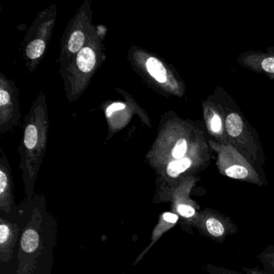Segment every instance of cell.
<instances>
[{"label":"cell","mask_w":274,"mask_h":274,"mask_svg":"<svg viewBox=\"0 0 274 274\" xmlns=\"http://www.w3.org/2000/svg\"><path fill=\"white\" fill-rule=\"evenodd\" d=\"M126 108V104L123 103H113L110 104L106 109V116L107 117H110L113 112L118 111V110H122Z\"/></svg>","instance_id":"obj_17"},{"label":"cell","mask_w":274,"mask_h":274,"mask_svg":"<svg viewBox=\"0 0 274 274\" xmlns=\"http://www.w3.org/2000/svg\"><path fill=\"white\" fill-rule=\"evenodd\" d=\"M177 211L183 217L185 218L192 217L196 212L195 209L192 206L184 204H179L177 206Z\"/></svg>","instance_id":"obj_15"},{"label":"cell","mask_w":274,"mask_h":274,"mask_svg":"<svg viewBox=\"0 0 274 274\" xmlns=\"http://www.w3.org/2000/svg\"><path fill=\"white\" fill-rule=\"evenodd\" d=\"M263 69L266 72L274 73V57H268L261 63Z\"/></svg>","instance_id":"obj_16"},{"label":"cell","mask_w":274,"mask_h":274,"mask_svg":"<svg viewBox=\"0 0 274 274\" xmlns=\"http://www.w3.org/2000/svg\"><path fill=\"white\" fill-rule=\"evenodd\" d=\"M12 205L11 187L8 175L3 170L0 171V207L2 211L9 212Z\"/></svg>","instance_id":"obj_3"},{"label":"cell","mask_w":274,"mask_h":274,"mask_svg":"<svg viewBox=\"0 0 274 274\" xmlns=\"http://www.w3.org/2000/svg\"><path fill=\"white\" fill-rule=\"evenodd\" d=\"M76 64H77V67L81 72H91L96 65L95 52L89 47L83 48L77 54Z\"/></svg>","instance_id":"obj_4"},{"label":"cell","mask_w":274,"mask_h":274,"mask_svg":"<svg viewBox=\"0 0 274 274\" xmlns=\"http://www.w3.org/2000/svg\"><path fill=\"white\" fill-rule=\"evenodd\" d=\"M192 161L187 158L178 159L176 161H173L169 163L167 168V172L169 176L176 178L181 173L185 171L187 168H190Z\"/></svg>","instance_id":"obj_7"},{"label":"cell","mask_w":274,"mask_h":274,"mask_svg":"<svg viewBox=\"0 0 274 274\" xmlns=\"http://www.w3.org/2000/svg\"><path fill=\"white\" fill-rule=\"evenodd\" d=\"M211 130L214 132H219L220 131V129H221V120H220L219 116L215 115L213 118L211 119Z\"/></svg>","instance_id":"obj_18"},{"label":"cell","mask_w":274,"mask_h":274,"mask_svg":"<svg viewBox=\"0 0 274 274\" xmlns=\"http://www.w3.org/2000/svg\"><path fill=\"white\" fill-rule=\"evenodd\" d=\"M9 95L7 92L5 91L4 89H1L0 91V103L1 105L6 104L8 102Z\"/></svg>","instance_id":"obj_19"},{"label":"cell","mask_w":274,"mask_h":274,"mask_svg":"<svg viewBox=\"0 0 274 274\" xmlns=\"http://www.w3.org/2000/svg\"><path fill=\"white\" fill-rule=\"evenodd\" d=\"M226 174L233 178H244L248 176V171L242 166L233 165L227 169Z\"/></svg>","instance_id":"obj_13"},{"label":"cell","mask_w":274,"mask_h":274,"mask_svg":"<svg viewBox=\"0 0 274 274\" xmlns=\"http://www.w3.org/2000/svg\"><path fill=\"white\" fill-rule=\"evenodd\" d=\"M178 215L176 214L172 213V212H165V213H163L161 215L159 224H157L155 229L153 231L151 244L147 247L146 250L142 253V255L140 256L137 261H139L140 258L143 257L146 251H148L150 249L152 244H155V242L159 240V237H161L163 233H165L166 231L168 230L171 225L175 224L178 221Z\"/></svg>","instance_id":"obj_2"},{"label":"cell","mask_w":274,"mask_h":274,"mask_svg":"<svg viewBox=\"0 0 274 274\" xmlns=\"http://www.w3.org/2000/svg\"><path fill=\"white\" fill-rule=\"evenodd\" d=\"M16 229L14 228L13 225L6 222L4 220H1L0 224V248H1V253L3 258L4 255L10 254L11 249L13 248L15 244V233Z\"/></svg>","instance_id":"obj_1"},{"label":"cell","mask_w":274,"mask_h":274,"mask_svg":"<svg viewBox=\"0 0 274 274\" xmlns=\"http://www.w3.org/2000/svg\"><path fill=\"white\" fill-rule=\"evenodd\" d=\"M45 50V43L42 39H34L28 45L26 49L27 56L30 59H36L41 57Z\"/></svg>","instance_id":"obj_9"},{"label":"cell","mask_w":274,"mask_h":274,"mask_svg":"<svg viewBox=\"0 0 274 274\" xmlns=\"http://www.w3.org/2000/svg\"><path fill=\"white\" fill-rule=\"evenodd\" d=\"M186 152H187V141L183 138L178 140L175 144L174 149L172 150V156L178 160V159H183Z\"/></svg>","instance_id":"obj_14"},{"label":"cell","mask_w":274,"mask_h":274,"mask_svg":"<svg viewBox=\"0 0 274 274\" xmlns=\"http://www.w3.org/2000/svg\"><path fill=\"white\" fill-rule=\"evenodd\" d=\"M146 68L150 76L154 77L158 82L165 83L167 81V70L161 61L155 57H150L147 60Z\"/></svg>","instance_id":"obj_5"},{"label":"cell","mask_w":274,"mask_h":274,"mask_svg":"<svg viewBox=\"0 0 274 274\" xmlns=\"http://www.w3.org/2000/svg\"><path fill=\"white\" fill-rule=\"evenodd\" d=\"M85 43V35L81 31H75L72 33L68 43V48L71 52H80L82 49V46Z\"/></svg>","instance_id":"obj_10"},{"label":"cell","mask_w":274,"mask_h":274,"mask_svg":"<svg viewBox=\"0 0 274 274\" xmlns=\"http://www.w3.org/2000/svg\"><path fill=\"white\" fill-rule=\"evenodd\" d=\"M38 132L37 129L33 125L27 126L24 133V144L27 148L33 149L37 144Z\"/></svg>","instance_id":"obj_11"},{"label":"cell","mask_w":274,"mask_h":274,"mask_svg":"<svg viewBox=\"0 0 274 274\" xmlns=\"http://www.w3.org/2000/svg\"><path fill=\"white\" fill-rule=\"evenodd\" d=\"M226 128L228 133L232 137H237L241 134L243 122L237 113H231L226 118Z\"/></svg>","instance_id":"obj_8"},{"label":"cell","mask_w":274,"mask_h":274,"mask_svg":"<svg viewBox=\"0 0 274 274\" xmlns=\"http://www.w3.org/2000/svg\"><path fill=\"white\" fill-rule=\"evenodd\" d=\"M39 245V236L35 229H28L24 232L21 239V248L27 253L35 252Z\"/></svg>","instance_id":"obj_6"},{"label":"cell","mask_w":274,"mask_h":274,"mask_svg":"<svg viewBox=\"0 0 274 274\" xmlns=\"http://www.w3.org/2000/svg\"><path fill=\"white\" fill-rule=\"evenodd\" d=\"M206 226H207L209 233L214 237H220L224 234V229L223 224L219 220H215L214 218L207 220Z\"/></svg>","instance_id":"obj_12"}]
</instances>
